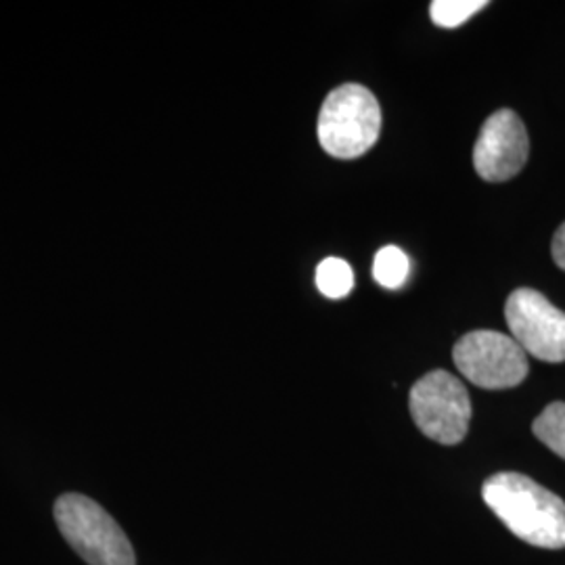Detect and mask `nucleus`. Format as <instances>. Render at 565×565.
<instances>
[{
  "mask_svg": "<svg viewBox=\"0 0 565 565\" xmlns=\"http://www.w3.org/2000/svg\"><path fill=\"white\" fill-rule=\"evenodd\" d=\"M488 509L524 543L565 548V503L524 473H494L482 486Z\"/></svg>",
  "mask_w": 565,
  "mask_h": 565,
  "instance_id": "1",
  "label": "nucleus"
},
{
  "mask_svg": "<svg viewBox=\"0 0 565 565\" xmlns=\"http://www.w3.org/2000/svg\"><path fill=\"white\" fill-rule=\"evenodd\" d=\"M511 338L545 363L565 361V312L534 289H515L505 303Z\"/></svg>",
  "mask_w": 565,
  "mask_h": 565,
  "instance_id": "6",
  "label": "nucleus"
},
{
  "mask_svg": "<svg viewBox=\"0 0 565 565\" xmlns=\"http://www.w3.org/2000/svg\"><path fill=\"white\" fill-rule=\"evenodd\" d=\"M551 252H553V260H555V264H557L562 270H565V223L557 228V233H555V237H553Z\"/></svg>",
  "mask_w": 565,
  "mask_h": 565,
  "instance_id": "12",
  "label": "nucleus"
},
{
  "mask_svg": "<svg viewBox=\"0 0 565 565\" xmlns=\"http://www.w3.org/2000/svg\"><path fill=\"white\" fill-rule=\"evenodd\" d=\"M459 373L484 390H507L522 384L527 375V356L511 335L499 331H471L452 348Z\"/></svg>",
  "mask_w": 565,
  "mask_h": 565,
  "instance_id": "5",
  "label": "nucleus"
},
{
  "mask_svg": "<svg viewBox=\"0 0 565 565\" xmlns=\"http://www.w3.org/2000/svg\"><path fill=\"white\" fill-rule=\"evenodd\" d=\"M530 142L522 118L511 109H499L484 121L473 147L476 172L488 182H503L522 172Z\"/></svg>",
  "mask_w": 565,
  "mask_h": 565,
  "instance_id": "7",
  "label": "nucleus"
},
{
  "mask_svg": "<svg viewBox=\"0 0 565 565\" xmlns=\"http://www.w3.org/2000/svg\"><path fill=\"white\" fill-rule=\"evenodd\" d=\"M486 4V0H434L429 15L440 28H459L476 13H480Z\"/></svg>",
  "mask_w": 565,
  "mask_h": 565,
  "instance_id": "11",
  "label": "nucleus"
},
{
  "mask_svg": "<svg viewBox=\"0 0 565 565\" xmlns=\"http://www.w3.org/2000/svg\"><path fill=\"white\" fill-rule=\"evenodd\" d=\"M408 408L429 440L446 446L463 443L471 422V401L463 382L448 371H431L413 385Z\"/></svg>",
  "mask_w": 565,
  "mask_h": 565,
  "instance_id": "4",
  "label": "nucleus"
},
{
  "mask_svg": "<svg viewBox=\"0 0 565 565\" xmlns=\"http://www.w3.org/2000/svg\"><path fill=\"white\" fill-rule=\"evenodd\" d=\"M373 277L385 289L403 287L408 277V256L396 245H385L375 254Z\"/></svg>",
  "mask_w": 565,
  "mask_h": 565,
  "instance_id": "10",
  "label": "nucleus"
},
{
  "mask_svg": "<svg viewBox=\"0 0 565 565\" xmlns=\"http://www.w3.org/2000/svg\"><path fill=\"white\" fill-rule=\"evenodd\" d=\"M317 287L331 300H342L354 287V273L342 258H324L317 266Z\"/></svg>",
  "mask_w": 565,
  "mask_h": 565,
  "instance_id": "9",
  "label": "nucleus"
},
{
  "mask_svg": "<svg viewBox=\"0 0 565 565\" xmlns=\"http://www.w3.org/2000/svg\"><path fill=\"white\" fill-rule=\"evenodd\" d=\"M532 431L546 448L565 459V403L548 404L534 419Z\"/></svg>",
  "mask_w": 565,
  "mask_h": 565,
  "instance_id": "8",
  "label": "nucleus"
},
{
  "mask_svg": "<svg viewBox=\"0 0 565 565\" xmlns=\"http://www.w3.org/2000/svg\"><path fill=\"white\" fill-rule=\"evenodd\" d=\"M63 539L88 565H137L135 548L118 522L84 494H63L55 503Z\"/></svg>",
  "mask_w": 565,
  "mask_h": 565,
  "instance_id": "3",
  "label": "nucleus"
},
{
  "mask_svg": "<svg viewBox=\"0 0 565 565\" xmlns=\"http://www.w3.org/2000/svg\"><path fill=\"white\" fill-rule=\"evenodd\" d=\"M382 132V107L361 84H343L324 99L317 135L324 151L338 160L364 156Z\"/></svg>",
  "mask_w": 565,
  "mask_h": 565,
  "instance_id": "2",
  "label": "nucleus"
}]
</instances>
